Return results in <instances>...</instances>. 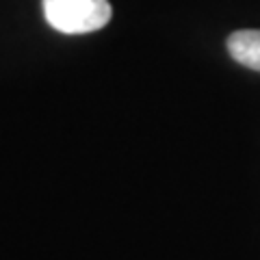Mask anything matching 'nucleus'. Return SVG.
Here are the masks:
<instances>
[{
  "label": "nucleus",
  "mask_w": 260,
  "mask_h": 260,
  "mask_svg": "<svg viewBox=\"0 0 260 260\" xmlns=\"http://www.w3.org/2000/svg\"><path fill=\"white\" fill-rule=\"evenodd\" d=\"M111 13L109 0H44L46 22L65 35H83L107 26Z\"/></svg>",
  "instance_id": "1"
},
{
  "label": "nucleus",
  "mask_w": 260,
  "mask_h": 260,
  "mask_svg": "<svg viewBox=\"0 0 260 260\" xmlns=\"http://www.w3.org/2000/svg\"><path fill=\"white\" fill-rule=\"evenodd\" d=\"M228 52L237 63L260 72V30H237L228 37Z\"/></svg>",
  "instance_id": "2"
}]
</instances>
